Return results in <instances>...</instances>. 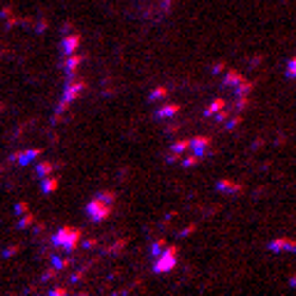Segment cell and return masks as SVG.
<instances>
[{
	"mask_svg": "<svg viewBox=\"0 0 296 296\" xmlns=\"http://www.w3.org/2000/svg\"><path fill=\"white\" fill-rule=\"evenodd\" d=\"M210 138L205 136H193V138H185V141H178L173 148H170V153H168V161L170 163H178L183 168H190L195 163H200L203 158L210 156Z\"/></svg>",
	"mask_w": 296,
	"mask_h": 296,
	"instance_id": "6da1fadb",
	"label": "cell"
},
{
	"mask_svg": "<svg viewBox=\"0 0 296 296\" xmlns=\"http://www.w3.org/2000/svg\"><path fill=\"white\" fill-rule=\"evenodd\" d=\"M111 210H114V193H99L96 198L89 200V205H87V217H89L92 222H104V220L111 215Z\"/></svg>",
	"mask_w": 296,
	"mask_h": 296,
	"instance_id": "7a4b0ae2",
	"label": "cell"
},
{
	"mask_svg": "<svg viewBox=\"0 0 296 296\" xmlns=\"http://www.w3.org/2000/svg\"><path fill=\"white\" fill-rule=\"evenodd\" d=\"M156 272H168L175 267V249L168 244H156Z\"/></svg>",
	"mask_w": 296,
	"mask_h": 296,
	"instance_id": "3957f363",
	"label": "cell"
},
{
	"mask_svg": "<svg viewBox=\"0 0 296 296\" xmlns=\"http://www.w3.org/2000/svg\"><path fill=\"white\" fill-rule=\"evenodd\" d=\"M286 77L296 79V57H294V59H289V64H286Z\"/></svg>",
	"mask_w": 296,
	"mask_h": 296,
	"instance_id": "5b68a950",
	"label": "cell"
},
{
	"mask_svg": "<svg viewBox=\"0 0 296 296\" xmlns=\"http://www.w3.org/2000/svg\"><path fill=\"white\" fill-rule=\"evenodd\" d=\"M79 240H82V232L79 230H69V227H64V230H59L55 235V244L59 249H74Z\"/></svg>",
	"mask_w": 296,
	"mask_h": 296,
	"instance_id": "277c9868",
	"label": "cell"
}]
</instances>
